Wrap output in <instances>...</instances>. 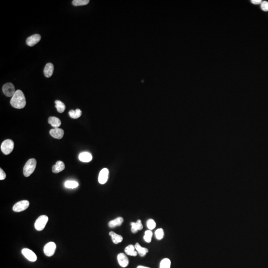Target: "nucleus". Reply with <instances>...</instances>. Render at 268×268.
<instances>
[{
	"label": "nucleus",
	"mask_w": 268,
	"mask_h": 268,
	"mask_svg": "<svg viewBox=\"0 0 268 268\" xmlns=\"http://www.w3.org/2000/svg\"><path fill=\"white\" fill-rule=\"evenodd\" d=\"M11 104L13 107L17 109H22L25 107L26 100L24 93L21 90H16L11 101Z\"/></svg>",
	"instance_id": "obj_1"
},
{
	"label": "nucleus",
	"mask_w": 268,
	"mask_h": 268,
	"mask_svg": "<svg viewBox=\"0 0 268 268\" xmlns=\"http://www.w3.org/2000/svg\"><path fill=\"white\" fill-rule=\"evenodd\" d=\"M36 160L34 158H31L26 162L24 168V174L28 177L34 172L36 166Z\"/></svg>",
	"instance_id": "obj_2"
},
{
	"label": "nucleus",
	"mask_w": 268,
	"mask_h": 268,
	"mask_svg": "<svg viewBox=\"0 0 268 268\" xmlns=\"http://www.w3.org/2000/svg\"><path fill=\"white\" fill-rule=\"evenodd\" d=\"M14 148V143L12 140L8 139L3 142L1 146L2 152L6 155L12 153Z\"/></svg>",
	"instance_id": "obj_3"
},
{
	"label": "nucleus",
	"mask_w": 268,
	"mask_h": 268,
	"mask_svg": "<svg viewBox=\"0 0 268 268\" xmlns=\"http://www.w3.org/2000/svg\"><path fill=\"white\" fill-rule=\"evenodd\" d=\"M48 221V217L47 216L42 215L40 216L35 222L34 227L37 230L41 231L44 228Z\"/></svg>",
	"instance_id": "obj_4"
},
{
	"label": "nucleus",
	"mask_w": 268,
	"mask_h": 268,
	"mask_svg": "<svg viewBox=\"0 0 268 268\" xmlns=\"http://www.w3.org/2000/svg\"><path fill=\"white\" fill-rule=\"evenodd\" d=\"M3 92L5 96L8 97H13L16 92L15 88L13 84L8 82L3 86Z\"/></svg>",
	"instance_id": "obj_5"
},
{
	"label": "nucleus",
	"mask_w": 268,
	"mask_h": 268,
	"mask_svg": "<svg viewBox=\"0 0 268 268\" xmlns=\"http://www.w3.org/2000/svg\"><path fill=\"white\" fill-rule=\"evenodd\" d=\"M56 245L53 242H50L46 244L44 247V253L48 257H51L55 253Z\"/></svg>",
	"instance_id": "obj_6"
},
{
	"label": "nucleus",
	"mask_w": 268,
	"mask_h": 268,
	"mask_svg": "<svg viewBox=\"0 0 268 268\" xmlns=\"http://www.w3.org/2000/svg\"><path fill=\"white\" fill-rule=\"evenodd\" d=\"M29 206V202L27 200L18 202L13 206V209L14 212H20L25 211Z\"/></svg>",
	"instance_id": "obj_7"
},
{
	"label": "nucleus",
	"mask_w": 268,
	"mask_h": 268,
	"mask_svg": "<svg viewBox=\"0 0 268 268\" xmlns=\"http://www.w3.org/2000/svg\"><path fill=\"white\" fill-rule=\"evenodd\" d=\"M21 252L24 256L29 261L31 262H35L36 261V255L32 250L28 248H24L22 249Z\"/></svg>",
	"instance_id": "obj_8"
},
{
	"label": "nucleus",
	"mask_w": 268,
	"mask_h": 268,
	"mask_svg": "<svg viewBox=\"0 0 268 268\" xmlns=\"http://www.w3.org/2000/svg\"><path fill=\"white\" fill-rule=\"evenodd\" d=\"M109 170L106 168L102 169L98 176V182L101 184H104L107 182L108 178Z\"/></svg>",
	"instance_id": "obj_9"
},
{
	"label": "nucleus",
	"mask_w": 268,
	"mask_h": 268,
	"mask_svg": "<svg viewBox=\"0 0 268 268\" xmlns=\"http://www.w3.org/2000/svg\"><path fill=\"white\" fill-rule=\"evenodd\" d=\"M117 260L119 265L123 268H126L128 266L129 263L128 258L127 256L123 253H121L117 256Z\"/></svg>",
	"instance_id": "obj_10"
},
{
	"label": "nucleus",
	"mask_w": 268,
	"mask_h": 268,
	"mask_svg": "<svg viewBox=\"0 0 268 268\" xmlns=\"http://www.w3.org/2000/svg\"><path fill=\"white\" fill-rule=\"evenodd\" d=\"M41 37L40 35V34H36L32 35V36L28 37V39L26 40V44L28 46H30V47L34 46L37 43L40 42L41 40Z\"/></svg>",
	"instance_id": "obj_11"
},
{
	"label": "nucleus",
	"mask_w": 268,
	"mask_h": 268,
	"mask_svg": "<svg viewBox=\"0 0 268 268\" xmlns=\"http://www.w3.org/2000/svg\"><path fill=\"white\" fill-rule=\"evenodd\" d=\"M49 133L54 138L61 139L64 134V131L62 129L54 128L50 130Z\"/></svg>",
	"instance_id": "obj_12"
},
{
	"label": "nucleus",
	"mask_w": 268,
	"mask_h": 268,
	"mask_svg": "<svg viewBox=\"0 0 268 268\" xmlns=\"http://www.w3.org/2000/svg\"><path fill=\"white\" fill-rule=\"evenodd\" d=\"M131 232L133 233H136L138 230H141L143 228V225L142 224L141 220H138L136 222H132L131 223Z\"/></svg>",
	"instance_id": "obj_13"
},
{
	"label": "nucleus",
	"mask_w": 268,
	"mask_h": 268,
	"mask_svg": "<svg viewBox=\"0 0 268 268\" xmlns=\"http://www.w3.org/2000/svg\"><path fill=\"white\" fill-rule=\"evenodd\" d=\"M65 168V165L63 161H58L52 167V172L54 173H58L63 171Z\"/></svg>",
	"instance_id": "obj_14"
},
{
	"label": "nucleus",
	"mask_w": 268,
	"mask_h": 268,
	"mask_svg": "<svg viewBox=\"0 0 268 268\" xmlns=\"http://www.w3.org/2000/svg\"><path fill=\"white\" fill-rule=\"evenodd\" d=\"M79 159L80 161L84 162H90L92 159V156L91 153L89 152H82L80 153L79 156Z\"/></svg>",
	"instance_id": "obj_15"
},
{
	"label": "nucleus",
	"mask_w": 268,
	"mask_h": 268,
	"mask_svg": "<svg viewBox=\"0 0 268 268\" xmlns=\"http://www.w3.org/2000/svg\"><path fill=\"white\" fill-rule=\"evenodd\" d=\"M54 72V66L51 63H47L44 69V74L46 77H51Z\"/></svg>",
	"instance_id": "obj_16"
},
{
	"label": "nucleus",
	"mask_w": 268,
	"mask_h": 268,
	"mask_svg": "<svg viewBox=\"0 0 268 268\" xmlns=\"http://www.w3.org/2000/svg\"><path fill=\"white\" fill-rule=\"evenodd\" d=\"M48 123L54 128H59L61 125L60 120L56 117H50L48 119Z\"/></svg>",
	"instance_id": "obj_17"
},
{
	"label": "nucleus",
	"mask_w": 268,
	"mask_h": 268,
	"mask_svg": "<svg viewBox=\"0 0 268 268\" xmlns=\"http://www.w3.org/2000/svg\"><path fill=\"white\" fill-rule=\"evenodd\" d=\"M123 221L124 220L123 217H117L115 220H112L109 222V227L110 228H114L116 226H120L122 224H123Z\"/></svg>",
	"instance_id": "obj_18"
},
{
	"label": "nucleus",
	"mask_w": 268,
	"mask_h": 268,
	"mask_svg": "<svg viewBox=\"0 0 268 268\" xmlns=\"http://www.w3.org/2000/svg\"><path fill=\"white\" fill-rule=\"evenodd\" d=\"M109 234L111 237V239H112L113 242L114 244H117L120 243V242H121L123 241V237L122 236L120 235L117 234V233L114 232H110Z\"/></svg>",
	"instance_id": "obj_19"
},
{
	"label": "nucleus",
	"mask_w": 268,
	"mask_h": 268,
	"mask_svg": "<svg viewBox=\"0 0 268 268\" xmlns=\"http://www.w3.org/2000/svg\"><path fill=\"white\" fill-rule=\"evenodd\" d=\"M125 252L128 255L131 256H136L138 254L137 251H136L135 246L133 245H129L126 247Z\"/></svg>",
	"instance_id": "obj_20"
},
{
	"label": "nucleus",
	"mask_w": 268,
	"mask_h": 268,
	"mask_svg": "<svg viewBox=\"0 0 268 268\" xmlns=\"http://www.w3.org/2000/svg\"><path fill=\"white\" fill-rule=\"evenodd\" d=\"M136 251H137L138 254L141 257H144L146 255L147 253L149 252L148 249L145 247H142L139 243H136L135 245Z\"/></svg>",
	"instance_id": "obj_21"
},
{
	"label": "nucleus",
	"mask_w": 268,
	"mask_h": 268,
	"mask_svg": "<svg viewBox=\"0 0 268 268\" xmlns=\"http://www.w3.org/2000/svg\"><path fill=\"white\" fill-rule=\"evenodd\" d=\"M55 107L57 108L58 112L60 113L64 112L66 109V106L65 104L63 102H62L61 101L57 100L55 101Z\"/></svg>",
	"instance_id": "obj_22"
},
{
	"label": "nucleus",
	"mask_w": 268,
	"mask_h": 268,
	"mask_svg": "<svg viewBox=\"0 0 268 268\" xmlns=\"http://www.w3.org/2000/svg\"><path fill=\"white\" fill-rule=\"evenodd\" d=\"M70 116L73 119H77L81 116L82 112L80 109H77L76 110H71L69 112Z\"/></svg>",
	"instance_id": "obj_23"
},
{
	"label": "nucleus",
	"mask_w": 268,
	"mask_h": 268,
	"mask_svg": "<svg viewBox=\"0 0 268 268\" xmlns=\"http://www.w3.org/2000/svg\"><path fill=\"white\" fill-rule=\"evenodd\" d=\"M79 186V183L74 180H68L65 183V186L67 188H76Z\"/></svg>",
	"instance_id": "obj_24"
},
{
	"label": "nucleus",
	"mask_w": 268,
	"mask_h": 268,
	"mask_svg": "<svg viewBox=\"0 0 268 268\" xmlns=\"http://www.w3.org/2000/svg\"><path fill=\"white\" fill-rule=\"evenodd\" d=\"M171 261L168 258H164L160 262V268H170Z\"/></svg>",
	"instance_id": "obj_25"
},
{
	"label": "nucleus",
	"mask_w": 268,
	"mask_h": 268,
	"mask_svg": "<svg viewBox=\"0 0 268 268\" xmlns=\"http://www.w3.org/2000/svg\"><path fill=\"white\" fill-rule=\"evenodd\" d=\"M153 232L150 230H148L145 232V236H144V239L145 242L147 243H150L152 241Z\"/></svg>",
	"instance_id": "obj_26"
},
{
	"label": "nucleus",
	"mask_w": 268,
	"mask_h": 268,
	"mask_svg": "<svg viewBox=\"0 0 268 268\" xmlns=\"http://www.w3.org/2000/svg\"><path fill=\"white\" fill-rule=\"evenodd\" d=\"M89 2V0H74L73 1V4L75 6H80L86 5Z\"/></svg>",
	"instance_id": "obj_27"
},
{
	"label": "nucleus",
	"mask_w": 268,
	"mask_h": 268,
	"mask_svg": "<svg viewBox=\"0 0 268 268\" xmlns=\"http://www.w3.org/2000/svg\"><path fill=\"white\" fill-rule=\"evenodd\" d=\"M155 235H156V238L157 240H162V238H164V232L163 229H157V230L156 231Z\"/></svg>",
	"instance_id": "obj_28"
},
{
	"label": "nucleus",
	"mask_w": 268,
	"mask_h": 268,
	"mask_svg": "<svg viewBox=\"0 0 268 268\" xmlns=\"http://www.w3.org/2000/svg\"><path fill=\"white\" fill-rule=\"evenodd\" d=\"M147 226L149 230H152L156 228V223L154 220L153 219H149L147 221Z\"/></svg>",
	"instance_id": "obj_29"
},
{
	"label": "nucleus",
	"mask_w": 268,
	"mask_h": 268,
	"mask_svg": "<svg viewBox=\"0 0 268 268\" xmlns=\"http://www.w3.org/2000/svg\"><path fill=\"white\" fill-rule=\"evenodd\" d=\"M261 8L263 11L265 12L268 11V2L264 1L262 2Z\"/></svg>",
	"instance_id": "obj_30"
},
{
	"label": "nucleus",
	"mask_w": 268,
	"mask_h": 268,
	"mask_svg": "<svg viewBox=\"0 0 268 268\" xmlns=\"http://www.w3.org/2000/svg\"><path fill=\"white\" fill-rule=\"evenodd\" d=\"M6 177V174L2 168H0V180H3Z\"/></svg>",
	"instance_id": "obj_31"
},
{
	"label": "nucleus",
	"mask_w": 268,
	"mask_h": 268,
	"mask_svg": "<svg viewBox=\"0 0 268 268\" xmlns=\"http://www.w3.org/2000/svg\"><path fill=\"white\" fill-rule=\"evenodd\" d=\"M251 2V3L255 5H259L262 3V1L261 0H252Z\"/></svg>",
	"instance_id": "obj_32"
},
{
	"label": "nucleus",
	"mask_w": 268,
	"mask_h": 268,
	"mask_svg": "<svg viewBox=\"0 0 268 268\" xmlns=\"http://www.w3.org/2000/svg\"><path fill=\"white\" fill-rule=\"evenodd\" d=\"M137 268H149V267H144V266H138V267Z\"/></svg>",
	"instance_id": "obj_33"
}]
</instances>
